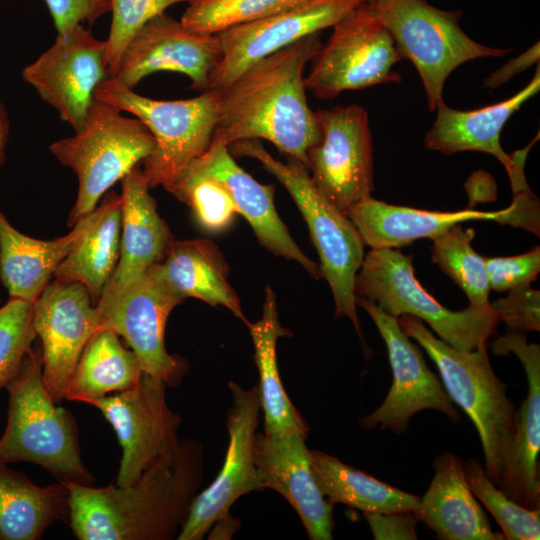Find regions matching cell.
<instances>
[{
  "label": "cell",
  "instance_id": "obj_1",
  "mask_svg": "<svg viewBox=\"0 0 540 540\" xmlns=\"http://www.w3.org/2000/svg\"><path fill=\"white\" fill-rule=\"evenodd\" d=\"M202 476V446L185 439L129 486L63 483L69 492V525L80 540L177 538Z\"/></svg>",
  "mask_w": 540,
  "mask_h": 540
},
{
  "label": "cell",
  "instance_id": "obj_2",
  "mask_svg": "<svg viewBox=\"0 0 540 540\" xmlns=\"http://www.w3.org/2000/svg\"><path fill=\"white\" fill-rule=\"evenodd\" d=\"M322 47L313 33L247 67L223 91L213 142L267 140L307 167L319 138L316 113L307 103L305 66Z\"/></svg>",
  "mask_w": 540,
  "mask_h": 540
},
{
  "label": "cell",
  "instance_id": "obj_3",
  "mask_svg": "<svg viewBox=\"0 0 540 540\" xmlns=\"http://www.w3.org/2000/svg\"><path fill=\"white\" fill-rule=\"evenodd\" d=\"M397 319L403 332L420 344L437 366L451 401L473 422L484 452L486 475L505 493L515 450L516 410L506 385L492 369L487 343L460 351L435 337L420 319L406 314Z\"/></svg>",
  "mask_w": 540,
  "mask_h": 540
},
{
  "label": "cell",
  "instance_id": "obj_4",
  "mask_svg": "<svg viewBox=\"0 0 540 540\" xmlns=\"http://www.w3.org/2000/svg\"><path fill=\"white\" fill-rule=\"evenodd\" d=\"M5 388L8 418L0 438V462H29L58 482L92 485L95 478L81 460L75 420L45 386L41 350L31 347Z\"/></svg>",
  "mask_w": 540,
  "mask_h": 540
},
{
  "label": "cell",
  "instance_id": "obj_5",
  "mask_svg": "<svg viewBox=\"0 0 540 540\" xmlns=\"http://www.w3.org/2000/svg\"><path fill=\"white\" fill-rule=\"evenodd\" d=\"M228 148L232 155L258 160L289 192L319 254L321 275L332 291L335 317L350 319L367 352L354 292L355 277L365 256V244L354 223L319 192L301 162L288 158L284 163L276 159L259 140H241Z\"/></svg>",
  "mask_w": 540,
  "mask_h": 540
},
{
  "label": "cell",
  "instance_id": "obj_6",
  "mask_svg": "<svg viewBox=\"0 0 540 540\" xmlns=\"http://www.w3.org/2000/svg\"><path fill=\"white\" fill-rule=\"evenodd\" d=\"M95 99L134 115L146 125L155 146L142 161L141 171L149 188H165L210 147L221 91L207 89L189 99L155 100L107 78L97 87Z\"/></svg>",
  "mask_w": 540,
  "mask_h": 540
},
{
  "label": "cell",
  "instance_id": "obj_7",
  "mask_svg": "<svg viewBox=\"0 0 540 540\" xmlns=\"http://www.w3.org/2000/svg\"><path fill=\"white\" fill-rule=\"evenodd\" d=\"M355 295L373 302L390 316L411 315L425 321L440 339L460 351H472L497 333L499 316L491 306L453 311L418 282L413 256L398 249H371L359 268Z\"/></svg>",
  "mask_w": 540,
  "mask_h": 540
},
{
  "label": "cell",
  "instance_id": "obj_8",
  "mask_svg": "<svg viewBox=\"0 0 540 540\" xmlns=\"http://www.w3.org/2000/svg\"><path fill=\"white\" fill-rule=\"evenodd\" d=\"M155 140L138 118L95 99L83 126L50 146L51 153L77 175L79 188L68 224L92 212L100 198L154 149Z\"/></svg>",
  "mask_w": 540,
  "mask_h": 540
},
{
  "label": "cell",
  "instance_id": "obj_9",
  "mask_svg": "<svg viewBox=\"0 0 540 540\" xmlns=\"http://www.w3.org/2000/svg\"><path fill=\"white\" fill-rule=\"evenodd\" d=\"M369 4L403 58L416 67L431 111L443 101L444 83L459 65L509 51L482 45L467 36L459 26V10H442L426 0H369Z\"/></svg>",
  "mask_w": 540,
  "mask_h": 540
},
{
  "label": "cell",
  "instance_id": "obj_10",
  "mask_svg": "<svg viewBox=\"0 0 540 540\" xmlns=\"http://www.w3.org/2000/svg\"><path fill=\"white\" fill-rule=\"evenodd\" d=\"M402 59L368 0L333 26L328 42L313 59L305 86L317 98L331 100L346 90L399 83L401 75L392 67Z\"/></svg>",
  "mask_w": 540,
  "mask_h": 540
},
{
  "label": "cell",
  "instance_id": "obj_11",
  "mask_svg": "<svg viewBox=\"0 0 540 540\" xmlns=\"http://www.w3.org/2000/svg\"><path fill=\"white\" fill-rule=\"evenodd\" d=\"M184 300L146 272L118 290L101 294L94 306L95 332L106 329L122 336L144 373L176 386L188 365L167 352L164 336L169 314Z\"/></svg>",
  "mask_w": 540,
  "mask_h": 540
},
{
  "label": "cell",
  "instance_id": "obj_12",
  "mask_svg": "<svg viewBox=\"0 0 540 540\" xmlns=\"http://www.w3.org/2000/svg\"><path fill=\"white\" fill-rule=\"evenodd\" d=\"M315 113L319 138L307 152V169L319 192L347 216L374 189L368 113L357 104Z\"/></svg>",
  "mask_w": 540,
  "mask_h": 540
},
{
  "label": "cell",
  "instance_id": "obj_13",
  "mask_svg": "<svg viewBox=\"0 0 540 540\" xmlns=\"http://www.w3.org/2000/svg\"><path fill=\"white\" fill-rule=\"evenodd\" d=\"M166 387L163 381L143 373L133 387L88 403L101 411L122 447L117 486L133 484L180 442L181 417L168 407Z\"/></svg>",
  "mask_w": 540,
  "mask_h": 540
},
{
  "label": "cell",
  "instance_id": "obj_14",
  "mask_svg": "<svg viewBox=\"0 0 540 540\" xmlns=\"http://www.w3.org/2000/svg\"><path fill=\"white\" fill-rule=\"evenodd\" d=\"M356 305L375 323L386 344L393 374L386 398L377 409L359 420V426L368 430L380 426L381 430L403 434L409 429L412 416L426 409L441 412L452 422H458L459 411L442 382L429 369L419 346L401 329L398 319L364 297L356 295Z\"/></svg>",
  "mask_w": 540,
  "mask_h": 540
},
{
  "label": "cell",
  "instance_id": "obj_15",
  "mask_svg": "<svg viewBox=\"0 0 540 540\" xmlns=\"http://www.w3.org/2000/svg\"><path fill=\"white\" fill-rule=\"evenodd\" d=\"M105 53L106 40L79 24L57 33L54 43L21 75L76 132L95 101L97 87L108 78Z\"/></svg>",
  "mask_w": 540,
  "mask_h": 540
},
{
  "label": "cell",
  "instance_id": "obj_16",
  "mask_svg": "<svg viewBox=\"0 0 540 540\" xmlns=\"http://www.w3.org/2000/svg\"><path fill=\"white\" fill-rule=\"evenodd\" d=\"M233 400L227 417L229 442L217 477L194 498L177 537L200 540L220 519L229 515L234 502L251 491L261 490L254 462V442L261 409L259 387L248 390L231 381Z\"/></svg>",
  "mask_w": 540,
  "mask_h": 540
},
{
  "label": "cell",
  "instance_id": "obj_17",
  "mask_svg": "<svg viewBox=\"0 0 540 540\" xmlns=\"http://www.w3.org/2000/svg\"><path fill=\"white\" fill-rule=\"evenodd\" d=\"M221 57L216 34L188 30L180 20L162 12L146 22L128 41L109 79L133 89L154 72L171 71L186 75L191 80V88L204 91Z\"/></svg>",
  "mask_w": 540,
  "mask_h": 540
},
{
  "label": "cell",
  "instance_id": "obj_18",
  "mask_svg": "<svg viewBox=\"0 0 540 540\" xmlns=\"http://www.w3.org/2000/svg\"><path fill=\"white\" fill-rule=\"evenodd\" d=\"M366 1L308 0L262 20L216 34L222 57L210 75L207 89L223 91L251 64L305 36L333 27Z\"/></svg>",
  "mask_w": 540,
  "mask_h": 540
},
{
  "label": "cell",
  "instance_id": "obj_19",
  "mask_svg": "<svg viewBox=\"0 0 540 540\" xmlns=\"http://www.w3.org/2000/svg\"><path fill=\"white\" fill-rule=\"evenodd\" d=\"M33 328L42 344V377L55 402L65 399L78 360L95 333L94 306L79 282H49L33 303Z\"/></svg>",
  "mask_w": 540,
  "mask_h": 540
},
{
  "label": "cell",
  "instance_id": "obj_20",
  "mask_svg": "<svg viewBox=\"0 0 540 540\" xmlns=\"http://www.w3.org/2000/svg\"><path fill=\"white\" fill-rule=\"evenodd\" d=\"M306 437L299 432L256 434L254 462L262 489L275 490L291 504L309 538L331 540L333 504L316 481Z\"/></svg>",
  "mask_w": 540,
  "mask_h": 540
},
{
  "label": "cell",
  "instance_id": "obj_21",
  "mask_svg": "<svg viewBox=\"0 0 540 540\" xmlns=\"http://www.w3.org/2000/svg\"><path fill=\"white\" fill-rule=\"evenodd\" d=\"M182 175L207 176L221 183L239 214L251 225L261 246L276 256L297 262L313 278L322 277L319 265L298 247L280 219L274 205V186L263 185L244 171L227 145L212 141L208 150Z\"/></svg>",
  "mask_w": 540,
  "mask_h": 540
},
{
  "label": "cell",
  "instance_id": "obj_22",
  "mask_svg": "<svg viewBox=\"0 0 540 540\" xmlns=\"http://www.w3.org/2000/svg\"><path fill=\"white\" fill-rule=\"evenodd\" d=\"M497 355L513 353L522 364L528 391L516 410L515 450L505 494L528 509H540V346L525 333L510 330L492 342Z\"/></svg>",
  "mask_w": 540,
  "mask_h": 540
},
{
  "label": "cell",
  "instance_id": "obj_23",
  "mask_svg": "<svg viewBox=\"0 0 540 540\" xmlns=\"http://www.w3.org/2000/svg\"><path fill=\"white\" fill-rule=\"evenodd\" d=\"M121 182L120 253L103 292L118 290L145 274L151 265L165 256L174 240L156 209L140 165L135 166Z\"/></svg>",
  "mask_w": 540,
  "mask_h": 540
},
{
  "label": "cell",
  "instance_id": "obj_24",
  "mask_svg": "<svg viewBox=\"0 0 540 540\" xmlns=\"http://www.w3.org/2000/svg\"><path fill=\"white\" fill-rule=\"evenodd\" d=\"M434 476L414 511L418 522L440 540H501L477 503L463 469V461L445 451L433 460Z\"/></svg>",
  "mask_w": 540,
  "mask_h": 540
},
{
  "label": "cell",
  "instance_id": "obj_25",
  "mask_svg": "<svg viewBox=\"0 0 540 540\" xmlns=\"http://www.w3.org/2000/svg\"><path fill=\"white\" fill-rule=\"evenodd\" d=\"M512 210L465 209L440 212L391 205L372 196L356 204L347 214L371 249L400 248L413 241L433 239L451 227L469 220H492L505 224Z\"/></svg>",
  "mask_w": 540,
  "mask_h": 540
},
{
  "label": "cell",
  "instance_id": "obj_26",
  "mask_svg": "<svg viewBox=\"0 0 540 540\" xmlns=\"http://www.w3.org/2000/svg\"><path fill=\"white\" fill-rule=\"evenodd\" d=\"M228 270L214 242L190 239L173 240L165 256L146 272L183 299L222 305L247 325L240 299L228 281Z\"/></svg>",
  "mask_w": 540,
  "mask_h": 540
},
{
  "label": "cell",
  "instance_id": "obj_27",
  "mask_svg": "<svg viewBox=\"0 0 540 540\" xmlns=\"http://www.w3.org/2000/svg\"><path fill=\"white\" fill-rule=\"evenodd\" d=\"M94 217L95 209L80 218L67 235L39 240L16 230L0 211V282L9 298L34 303Z\"/></svg>",
  "mask_w": 540,
  "mask_h": 540
},
{
  "label": "cell",
  "instance_id": "obj_28",
  "mask_svg": "<svg viewBox=\"0 0 540 540\" xmlns=\"http://www.w3.org/2000/svg\"><path fill=\"white\" fill-rule=\"evenodd\" d=\"M540 88L539 66L531 82L511 98L471 111L452 109L442 101L424 138L427 149L445 155L480 151L496 157L507 170L511 157L501 147L500 133L507 120Z\"/></svg>",
  "mask_w": 540,
  "mask_h": 540
},
{
  "label": "cell",
  "instance_id": "obj_29",
  "mask_svg": "<svg viewBox=\"0 0 540 540\" xmlns=\"http://www.w3.org/2000/svg\"><path fill=\"white\" fill-rule=\"evenodd\" d=\"M69 517L63 483L41 487L0 462V540H39L52 523H69Z\"/></svg>",
  "mask_w": 540,
  "mask_h": 540
},
{
  "label": "cell",
  "instance_id": "obj_30",
  "mask_svg": "<svg viewBox=\"0 0 540 540\" xmlns=\"http://www.w3.org/2000/svg\"><path fill=\"white\" fill-rule=\"evenodd\" d=\"M122 198L108 192L87 231L54 272V279L83 284L93 302L99 300L110 280L120 253Z\"/></svg>",
  "mask_w": 540,
  "mask_h": 540
},
{
  "label": "cell",
  "instance_id": "obj_31",
  "mask_svg": "<svg viewBox=\"0 0 540 540\" xmlns=\"http://www.w3.org/2000/svg\"><path fill=\"white\" fill-rule=\"evenodd\" d=\"M262 317L246 325L254 346V359L259 371L260 403L264 414V434L279 435L299 432L307 436L309 428L297 412L279 375L276 345L288 331L279 321L276 295L270 286L265 288Z\"/></svg>",
  "mask_w": 540,
  "mask_h": 540
},
{
  "label": "cell",
  "instance_id": "obj_32",
  "mask_svg": "<svg viewBox=\"0 0 540 540\" xmlns=\"http://www.w3.org/2000/svg\"><path fill=\"white\" fill-rule=\"evenodd\" d=\"M143 373L135 353L122 345L115 332L99 330L82 351L65 399L88 404L133 387Z\"/></svg>",
  "mask_w": 540,
  "mask_h": 540
},
{
  "label": "cell",
  "instance_id": "obj_33",
  "mask_svg": "<svg viewBox=\"0 0 540 540\" xmlns=\"http://www.w3.org/2000/svg\"><path fill=\"white\" fill-rule=\"evenodd\" d=\"M316 481L331 503H342L363 513L416 511L420 497L384 483L326 453L310 450Z\"/></svg>",
  "mask_w": 540,
  "mask_h": 540
},
{
  "label": "cell",
  "instance_id": "obj_34",
  "mask_svg": "<svg viewBox=\"0 0 540 540\" xmlns=\"http://www.w3.org/2000/svg\"><path fill=\"white\" fill-rule=\"evenodd\" d=\"M474 230L457 224L432 239L431 257L466 294L469 305H490L484 257L472 247Z\"/></svg>",
  "mask_w": 540,
  "mask_h": 540
},
{
  "label": "cell",
  "instance_id": "obj_35",
  "mask_svg": "<svg viewBox=\"0 0 540 540\" xmlns=\"http://www.w3.org/2000/svg\"><path fill=\"white\" fill-rule=\"evenodd\" d=\"M308 0H190L180 22L193 32L215 35L289 10Z\"/></svg>",
  "mask_w": 540,
  "mask_h": 540
},
{
  "label": "cell",
  "instance_id": "obj_36",
  "mask_svg": "<svg viewBox=\"0 0 540 540\" xmlns=\"http://www.w3.org/2000/svg\"><path fill=\"white\" fill-rule=\"evenodd\" d=\"M467 483L474 494L500 525L505 539L538 540L540 509L525 508L500 490L488 478L478 459L463 462Z\"/></svg>",
  "mask_w": 540,
  "mask_h": 540
},
{
  "label": "cell",
  "instance_id": "obj_37",
  "mask_svg": "<svg viewBox=\"0 0 540 540\" xmlns=\"http://www.w3.org/2000/svg\"><path fill=\"white\" fill-rule=\"evenodd\" d=\"M165 189L186 203L197 223L208 232L224 231L239 214L227 189L213 178L182 175Z\"/></svg>",
  "mask_w": 540,
  "mask_h": 540
},
{
  "label": "cell",
  "instance_id": "obj_38",
  "mask_svg": "<svg viewBox=\"0 0 540 540\" xmlns=\"http://www.w3.org/2000/svg\"><path fill=\"white\" fill-rule=\"evenodd\" d=\"M33 303L9 298L0 308V389L13 379L36 337Z\"/></svg>",
  "mask_w": 540,
  "mask_h": 540
},
{
  "label": "cell",
  "instance_id": "obj_39",
  "mask_svg": "<svg viewBox=\"0 0 540 540\" xmlns=\"http://www.w3.org/2000/svg\"><path fill=\"white\" fill-rule=\"evenodd\" d=\"M190 0H110L111 28L106 40L105 63L111 77L132 36L151 18L181 2Z\"/></svg>",
  "mask_w": 540,
  "mask_h": 540
},
{
  "label": "cell",
  "instance_id": "obj_40",
  "mask_svg": "<svg viewBox=\"0 0 540 540\" xmlns=\"http://www.w3.org/2000/svg\"><path fill=\"white\" fill-rule=\"evenodd\" d=\"M534 139L527 147L511 155V163L507 169L513 189L512 210L505 224L523 228L533 234L540 235L539 202L530 191L524 176V164Z\"/></svg>",
  "mask_w": 540,
  "mask_h": 540
},
{
  "label": "cell",
  "instance_id": "obj_41",
  "mask_svg": "<svg viewBox=\"0 0 540 540\" xmlns=\"http://www.w3.org/2000/svg\"><path fill=\"white\" fill-rule=\"evenodd\" d=\"M530 284L512 288L506 297L490 303L500 322H504L511 330L523 333L540 330V292Z\"/></svg>",
  "mask_w": 540,
  "mask_h": 540
},
{
  "label": "cell",
  "instance_id": "obj_42",
  "mask_svg": "<svg viewBox=\"0 0 540 540\" xmlns=\"http://www.w3.org/2000/svg\"><path fill=\"white\" fill-rule=\"evenodd\" d=\"M490 289L508 291L534 281L540 272V247L512 257H484Z\"/></svg>",
  "mask_w": 540,
  "mask_h": 540
},
{
  "label": "cell",
  "instance_id": "obj_43",
  "mask_svg": "<svg viewBox=\"0 0 540 540\" xmlns=\"http://www.w3.org/2000/svg\"><path fill=\"white\" fill-rule=\"evenodd\" d=\"M57 33L83 23L93 24L110 12V0H44Z\"/></svg>",
  "mask_w": 540,
  "mask_h": 540
},
{
  "label": "cell",
  "instance_id": "obj_44",
  "mask_svg": "<svg viewBox=\"0 0 540 540\" xmlns=\"http://www.w3.org/2000/svg\"><path fill=\"white\" fill-rule=\"evenodd\" d=\"M364 517L375 540H417L414 512L369 513Z\"/></svg>",
  "mask_w": 540,
  "mask_h": 540
},
{
  "label": "cell",
  "instance_id": "obj_45",
  "mask_svg": "<svg viewBox=\"0 0 540 540\" xmlns=\"http://www.w3.org/2000/svg\"><path fill=\"white\" fill-rule=\"evenodd\" d=\"M539 43L534 44L529 50L521 54L520 56L510 60L506 65L492 73L485 80V86L489 88H496L514 75L524 71L532 64L539 60Z\"/></svg>",
  "mask_w": 540,
  "mask_h": 540
},
{
  "label": "cell",
  "instance_id": "obj_46",
  "mask_svg": "<svg viewBox=\"0 0 540 540\" xmlns=\"http://www.w3.org/2000/svg\"><path fill=\"white\" fill-rule=\"evenodd\" d=\"M10 123L5 107L0 102V167L4 162L6 145L9 138Z\"/></svg>",
  "mask_w": 540,
  "mask_h": 540
}]
</instances>
